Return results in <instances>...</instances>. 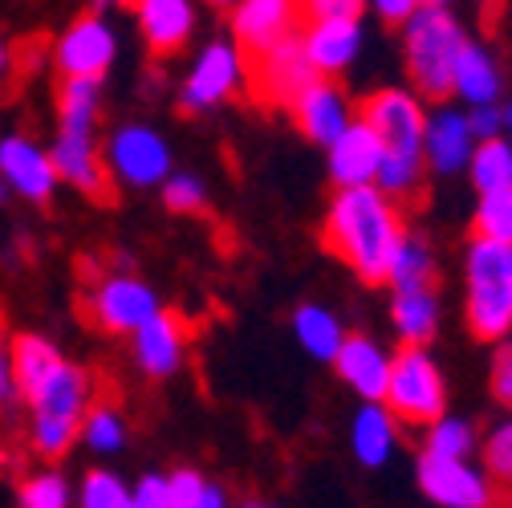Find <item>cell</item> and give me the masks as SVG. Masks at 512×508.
Masks as SVG:
<instances>
[{
	"instance_id": "6da1fadb",
	"label": "cell",
	"mask_w": 512,
	"mask_h": 508,
	"mask_svg": "<svg viewBox=\"0 0 512 508\" xmlns=\"http://www.w3.org/2000/svg\"><path fill=\"white\" fill-rule=\"evenodd\" d=\"M407 240L399 204H391L378 187H350L330 200L322 244L334 257L354 269L366 285L391 281V265Z\"/></svg>"
},
{
	"instance_id": "7a4b0ae2",
	"label": "cell",
	"mask_w": 512,
	"mask_h": 508,
	"mask_svg": "<svg viewBox=\"0 0 512 508\" xmlns=\"http://www.w3.org/2000/svg\"><path fill=\"white\" fill-rule=\"evenodd\" d=\"M468 49V37L452 9L443 5H419L407 21V74L415 82V94L427 102H443L456 90V66Z\"/></svg>"
},
{
	"instance_id": "3957f363",
	"label": "cell",
	"mask_w": 512,
	"mask_h": 508,
	"mask_svg": "<svg viewBox=\"0 0 512 508\" xmlns=\"http://www.w3.org/2000/svg\"><path fill=\"white\" fill-rule=\"evenodd\" d=\"M90 374L74 362H61L37 395H29V439L41 456H66L74 448V439H82V419L90 411Z\"/></svg>"
},
{
	"instance_id": "277c9868",
	"label": "cell",
	"mask_w": 512,
	"mask_h": 508,
	"mask_svg": "<svg viewBox=\"0 0 512 508\" xmlns=\"http://www.w3.org/2000/svg\"><path fill=\"white\" fill-rule=\"evenodd\" d=\"M468 330L480 342H500L512 330V248L492 240L468 244Z\"/></svg>"
},
{
	"instance_id": "5b68a950",
	"label": "cell",
	"mask_w": 512,
	"mask_h": 508,
	"mask_svg": "<svg viewBox=\"0 0 512 508\" xmlns=\"http://www.w3.org/2000/svg\"><path fill=\"white\" fill-rule=\"evenodd\" d=\"M366 5L358 0H313L301 9V45L317 78H330L346 70L362 49V17Z\"/></svg>"
},
{
	"instance_id": "8992f818",
	"label": "cell",
	"mask_w": 512,
	"mask_h": 508,
	"mask_svg": "<svg viewBox=\"0 0 512 508\" xmlns=\"http://www.w3.org/2000/svg\"><path fill=\"white\" fill-rule=\"evenodd\" d=\"M395 419L411 423V427H435L443 419L447 407V391H443V374L431 362L427 350H411L403 346L391 358V383H387V399H382Z\"/></svg>"
},
{
	"instance_id": "52a82bcc",
	"label": "cell",
	"mask_w": 512,
	"mask_h": 508,
	"mask_svg": "<svg viewBox=\"0 0 512 508\" xmlns=\"http://www.w3.org/2000/svg\"><path fill=\"white\" fill-rule=\"evenodd\" d=\"M358 122H366L374 139L382 143V155H423L427 135V110L407 90H378L362 98Z\"/></svg>"
},
{
	"instance_id": "ba28073f",
	"label": "cell",
	"mask_w": 512,
	"mask_h": 508,
	"mask_svg": "<svg viewBox=\"0 0 512 508\" xmlns=\"http://www.w3.org/2000/svg\"><path fill=\"white\" fill-rule=\"evenodd\" d=\"M102 163L126 183V187H155L171 179V147L155 126L126 122L110 135Z\"/></svg>"
},
{
	"instance_id": "9c48e42d",
	"label": "cell",
	"mask_w": 512,
	"mask_h": 508,
	"mask_svg": "<svg viewBox=\"0 0 512 508\" xmlns=\"http://www.w3.org/2000/svg\"><path fill=\"white\" fill-rule=\"evenodd\" d=\"M114 53H118V37L106 25V17H78L66 33L57 37L53 45V66L61 70V78H94L102 82V74L114 66Z\"/></svg>"
},
{
	"instance_id": "30bf717a",
	"label": "cell",
	"mask_w": 512,
	"mask_h": 508,
	"mask_svg": "<svg viewBox=\"0 0 512 508\" xmlns=\"http://www.w3.org/2000/svg\"><path fill=\"white\" fill-rule=\"evenodd\" d=\"M240 78H244V57L232 41H212L200 49L196 66H191L187 82L179 86V106L183 110H212L220 106L224 98H232L240 90Z\"/></svg>"
},
{
	"instance_id": "8fae6325",
	"label": "cell",
	"mask_w": 512,
	"mask_h": 508,
	"mask_svg": "<svg viewBox=\"0 0 512 508\" xmlns=\"http://www.w3.org/2000/svg\"><path fill=\"white\" fill-rule=\"evenodd\" d=\"M293 33H301V9L285 5V0H244L232 9V37L240 57H248V66L273 53Z\"/></svg>"
},
{
	"instance_id": "7c38bea8",
	"label": "cell",
	"mask_w": 512,
	"mask_h": 508,
	"mask_svg": "<svg viewBox=\"0 0 512 508\" xmlns=\"http://www.w3.org/2000/svg\"><path fill=\"white\" fill-rule=\"evenodd\" d=\"M248 74H252L256 98L269 102V106H285V110H293V102L317 82L309 57H305V45H301V33H293L289 41H281L261 61H252Z\"/></svg>"
},
{
	"instance_id": "4fadbf2b",
	"label": "cell",
	"mask_w": 512,
	"mask_h": 508,
	"mask_svg": "<svg viewBox=\"0 0 512 508\" xmlns=\"http://www.w3.org/2000/svg\"><path fill=\"white\" fill-rule=\"evenodd\" d=\"M159 313V297L139 277H106L94 289V322L110 334H139Z\"/></svg>"
},
{
	"instance_id": "5bb4252c",
	"label": "cell",
	"mask_w": 512,
	"mask_h": 508,
	"mask_svg": "<svg viewBox=\"0 0 512 508\" xmlns=\"http://www.w3.org/2000/svg\"><path fill=\"white\" fill-rule=\"evenodd\" d=\"M419 488L443 508H492V484L468 460L419 456Z\"/></svg>"
},
{
	"instance_id": "9a60e30c",
	"label": "cell",
	"mask_w": 512,
	"mask_h": 508,
	"mask_svg": "<svg viewBox=\"0 0 512 508\" xmlns=\"http://www.w3.org/2000/svg\"><path fill=\"white\" fill-rule=\"evenodd\" d=\"M0 179L9 183V192L45 204L57 187V171L45 147H37L25 135H0Z\"/></svg>"
},
{
	"instance_id": "2e32d148",
	"label": "cell",
	"mask_w": 512,
	"mask_h": 508,
	"mask_svg": "<svg viewBox=\"0 0 512 508\" xmlns=\"http://www.w3.org/2000/svg\"><path fill=\"white\" fill-rule=\"evenodd\" d=\"M293 118H297V126L305 131V139L322 143V147H334V143L350 131V122H354L342 86L330 82V78H317V82L293 102Z\"/></svg>"
},
{
	"instance_id": "e0dca14e",
	"label": "cell",
	"mask_w": 512,
	"mask_h": 508,
	"mask_svg": "<svg viewBox=\"0 0 512 508\" xmlns=\"http://www.w3.org/2000/svg\"><path fill=\"white\" fill-rule=\"evenodd\" d=\"M49 159H53V171L61 183L78 187L82 196H94V200H106V163L94 147V135L86 131H57L53 147H49Z\"/></svg>"
},
{
	"instance_id": "ac0fdd59",
	"label": "cell",
	"mask_w": 512,
	"mask_h": 508,
	"mask_svg": "<svg viewBox=\"0 0 512 508\" xmlns=\"http://www.w3.org/2000/svg\"><path fill=\"white\" fill-rule=\"evenodd\" d=\"M382 171V143L374 139V131L366 122H350V131L330 147V175L338 183V192L350 187H374Z\"/></svg>"
},
{
	"instance_id": "d6986e66",
	"label": "cell",
	"mask_w": 512,
	"mask_h": 508,
	"mask_svg": "<svg viewBox=\"0 0 512 508\" xmlns=\"http://www.w3.org/2000/svg\"><path fill=\"white\" fill-rule=\"evenodd\" d=\"M342 383L350 391H358L366 403H382L387 399V383H391V358L382 354L378 342H370L366 334H350L334 358Z\"/></svg>"
},
{
	"instance_id": "ffe728a7",
	"label": "cell",
	"mask_w": 512,
	"mask_h": 508,
	"mask_svg": "<svg viewBox=\"0 0 512 508\" xmlns=\"http://www.w3.org/2000/svg\"><path fill=\"white\" fill-rule=\"evenodd\" d=\"M472 155H476V147H472L468 114H460V110H435L427 118V135H423L427 167L439 171V175H452V171L468 167Z\"/></svg>"
},
{
	"instance_id": "44dd1931",
	"label": "cell",
	"mask_w": 512,
	"mask_h": 508,
	"mask_svg": "<svg viewBox=\"0 0 512 508\" xmlns=\"http://www.w3.org/2000/svg\"><path fill=\"white\" fill-rule=\"evenodd\" d=\"M131 9L139 17V29H143L147 45L163 57L183 49L191 29H196V9H191L187 0H139V5H131Z\"/></svg>"
},
{
	"instance_id": "7402d4cb",
	"label": "cell",
	"mask_w": 512,
	"mask_h": 508,
	"mask_svg": "<svg viewBox=\"0 0 512 508\" xmlns=\"http://www.w3.org/2000/svg\"><path fill=\"white\" fill-rule=\"evenodd\" d=\"M135 362L151 378H171L183 362V322L175 313H155L151 322L135 334Z\"/></svg>"
},
{
	"instance_id": "603a6c76",
	"label": "cell",
	"mask_w": 512,
	"mask_h": 508,
	"mask_svg": "<svg viewBox=\"0 0 512 508\" xmlns=\"http://www.w3.org/2000/svg\"><path fill=\"white\" fill-rule=\"evenodd\" d=\"M391 317H395V330H399L403 346L423 350V346L435 338V330H439V297H435V289L395 293Z\"/></svg>"
},
{
	"instance_id": "cb8c5ba5",
	"label": "cell",
	"mask_w": 512,
	"mask_h": 508,
	"mask_svg": "<svg viewBox=\"0 0 512 508\" xmlns=\"http://www.w3.org/2000/svg\"><path fill=\"white\" fill-rule=\"evenodd\" d=\"M452 94H460L472 110L476 106H496V98H500V70H496V57L484 45L468 41L460 66H456V90Z\"/></svg>"
},
{
	"instance_id": "d4e9b609",
	"label": "cell",
	"mask_w": 512,
	"mask_h": 508,
	"mask_svg": "<svg viewBox=\"0 0 512 508\" xmlns=\"http://www.w3.org/2000/svg\"><path fill=\"white\" fill-rule=\"evenodd\" d=\"M9 354H13V374H17L21 399L37 395V387L45 383V378H49L61 362H66V358H61V350H57L45 334H17L13 346H9Z\"/></svg>"
},
{
	"instance_id": "484cf974",
	"label": "cell",
	"mask_w": 512,
	"mask_h": 508,
	"mask_svg": "<svg viewBox=\"0 0 512 508\" xmlns=\"http://www.w3.org/2000/svg\"><path fill=\"white\" fill-rule=\"evenodd\" d=\"M354 456L366 464V468H378L391 460V448H395V415L382 407V403H366L354 419Z\"/></svg>"
},
{
	"instance_id": "4316f807",
	"label": "cell",
	"mask_w": 512,
	"mask_h": 508,
	"mask_svg": "<svg viewBox=\"0 0 512 508\" xmlns=\"http://www.w3.org/2000/svg\"><path fill=\"white\" fill-rule=\"evenodd\" d=\"M293 334H297V342L313 358H322V362H334L338 350H342V342H346L338 317L330 309H322V305H301L297 317H293Z\"/></svg>"
},
{
	"instance_id": "83f0119b",
	"label": "cell",
	"mask_w": 512,
	"mask_h": 508,
	"mask_svg": "<svg viewBox=\"0 0 512 508\" xmlns=\"http://www.w3.org/2000/svg\"><path fill=\"white\" fill-rule=\"evenodd\" d=\"M102 110V82L94 78H70L57 94V118L61 126L57 131H86L94 135V122Z\"/></svg>"
},
{
	"instance_id": "f1b7e54d",
	"label": "cell",
	"mask_w": 512,
	"mask_h": 508,
	"mask_svg": "<svg viewBox=\"0 0 512 508\" xmlns=\"http://www.w3.org/2000/svg\"><path fill=\"white\" fill-rule=\"evenodd\" d=\"M435 281V261H431V248L423 236H407L399 257L391 265V285L395 293H415V289H431Z\"/></svg>"
},
{
	"instance_id": "f546056e",
	"label": "cell",
	"mask_w": 512,
	"mask_h": 508,
	"mask_svg": "<svg viewBox=\"0 0 512 508\" xmlns=\"http://www.w3.org/2000/svg\"><path fill=\"white\" fill-rule=\"evenodd\" d=\"M468 167H472V179L480 187V196L508 192V187H512V143H504V139L480 143Z\"/></svg>"
},
{
	"instance_id": "4dcf8cb0",
	"label": "cell",
	"mask_w": 512,
	"mask_h": 508,
	"mask_svg": "<svg viewBox=\"0 0 512 508\" xmlns=\"http://www.w3.org/2000/svg\"><path fill=\"white\" fill-rule=\"evenodd\" d=\"M472 240H492V244L512 248V187L508 192L480 196V208L472 220Z\"/></svg>"
},
{
	"instance_id": "1f68e13d",
	"label": "cell",
	"mask_w": 512,
	"mask_h": 508,
	"mask_svg": "<svg viewBox=\"0 0 512 508\" xmlns=\"http://www.w3.org/2000/svg\"><path fill=\"white\" fill-rule=\"evenodd\" d=\"M82 439H86L90 452L110 456V452H118L122 443H126V423H122V415H118L110 403H98V407H90L86 419H82Z\"/></svg>"
},
{
	"instance_id": "d6a6232c",
	"label": "cell",
	"mask_w": 512,
	"mask_h": 508,
	"mask_svg": "<svg viewBox=\"0 0 512 508\" xmlns=\"http://www.w3.org/2000/svg\"><path fill=\"white\" fill-rule=\"evenodd\" d=\"M472 448H476V431H472L464 419L443 415V419L427 431V456H439V460H464Z\"/></svg>"
},
{
	"instance_id": "836d02e7",
	"label": "cell",
	"mask_w": 512,
	"mask_h": 508,
	"mask_svg": "<svg viewBox=\"0 0 512 508\" xmlns=\"http://www.w3.org/2000/svg\"><path fill=\"white\" fill-rule=\"evenodd\" d=\"M17 508H70V480L61 472H37L21 484Z\"/></svg>"
},
{
	"instance_id": "e575fe53",
	"label": "cell",
	"mask_w": 512,
	"mask_h": 508,
	"mask_svg": "<svg viewBox=\"0 0 512 508\" xmlns=\"http://www.w3.org/2000/svg\"><path fill=\"white\" fill-rule=\"evenodd\" d=\"M82 508H131V488H126L114 472H86L82 492H78Z\"/></svg>"
},
{
	"instance_id": "d590c367",
	"label": "cell",
	"mask_w": 512,
	"mask_h": 508,
	"mask_svg": "<svg viewBox=\"0 0 512 508\" xmlns=\"http://www.w3.org/2000/svg\"><path fill=\"white\" fill-rule=\"evenodd\" d=\"M163 204L171 212H204L208 208V192H204V183L196 175H171L163 183Z\"/></svg>"
},
{
	"instance_id": "8d00e7d4",
	"label": "cell",
	"mask_w": 512,
	"mask_h": 508,
	"mask_svg": "<svg viewBox=\"0 0 512 508\" xmlns=\"http://www.w3.org/2000/svg\"><path fill=\"white\" fill-rule=\"evenodd\" d=\"M484 464L500 484H512V419L500 423L484 443Z\"/></svg>"
},
{
	"instance_id": "74e56055",
	"label": "cell",
	"mask_w": 512,
	"mask_h": 508,
	"mask_svg": "<svg viewBox=\"0 0 512 508\" xmlns=\"http://www.w3.org/2000/svg\"><path fill=\"white\" fill-rule=\"evenodd\" d=\"M167 488H171V508H200V500L208 492V480L196 468H179V472L167 476Z\"/></svg>"
},
{
	"instance_id": "f35d334b",
	"label": "cell",
	"mask_w": 512,
	"mask_h": 508,
	"mask_svg": "<svg viewBox=\"0 0 512 508\" xmlns=\"http://www.w3.org/2000/svg\"><path fill=\"white\" fill-rule=\"evenodd\" d=\"M131 508H171V488H167V476L159 472H147L135 488H131Z\"/></svg>"
},
{
	"instance_id": "ab89813d",
	"label": "cell",
	"mask_w": 512,
	"mask_h": 508,
	"mask_svg": "<svg viewBox=\"0 0 512 508\" xmlns=\"http://www.w3.org/2000/svg\"><path fill=\"white\" fill-rule=\"evenodd\" d=\"M492 399L500 407H512V346L496 350V362H492Z\"/></svg>"
},
{
	"instance_id": "60d3db41",
	"label": "cell",
	"mask_w": 512,
	"mask_h": 508,
	"mask_svg": "<svg viewBox=\"0 0 512 508\" xmlns=\"http://www.w3.org/2000/svg\"><path fill=\"white\" fill-rule=\"evenodd\" d=\"M21 407V387L13 374V354L0 346V415H13Z\"/></svg>"
},
{
	"instance_id": "b9f144b4",
	"label": "cell",
	"mask_w": 512,
	"mask_h": 508,
	"mask_svg": "<svg viewBox=\"0 0 512 508\" xmlns=\"http://www.w3.org/2000/svg\"><path fill=\"white\" fill-rule=\"evenodd\" d=\"M468 126H472V139H480V143H492V139H500V131H504L500 106H476V110L468 114Z\"/></svg>"
},
{
	"instance_id": "7bdbcfd3",
	"label": "cell",
	"mask_w": 512,
	"mask_h": 508,
	"mask_svg": "<svg viewBox=\"0 0 512 508\" xmlns=\"http://www.w3.org/2000/svg\"><path fill=\"white\" fill-rule=\"evenodd\" d=\"M415 9H419L415 0H378V5H374V13L387 25H407L415 17Z\"/></svg>"
},
{
	"instance_id": "ee69618b",
	"label": "cell",
	"mask_w": 512,
	"mask_h": 508,
	"mask_svg": "<svg viewBox=\"0 0 512 508\" xmlns=\"http://www.w3.org/2000/svg\"><path fill=\"white\" fill-rule=\"evenodd\" d=\"M200 508H228V496H224V488H220V484H208V492H204Z\"/></svg>"
},
{
	"instance_id": "f6af8a7d",
	"label": "cell",
	"mask_w": 512,
	"mask_h": 508,
	"mask_svg": "<svg viewBox=\"0 0 512 508\" xmlns=\"http://www.w3.org/2000/svg\"><path fill=\"white\" fill-rule=\"evenodd\" d=\"M5 70H9V45L0 41V78H5Z\"/></svg>"
},
{
	"instance_id": "bcb514c9",
	"label": "cell",
	"mask_w": 512,
	"mask_h": 508,
	"mask_svg": "<svg viewBox=\"0 0 512 508\" xmlns=\"http://www.w3.org/2000/svg\"><path fill=\"white\" fill-rule=\"evenodd\" d=\"M500 118H504V131L512 135V102H508V106H500Z\"/></svg>"
},
{
	"instance_id": "7dc6e473",
	"label": "cell",
	"mask_w": 512,
	"mask_h": 508,
	"mask_svg": "<svg viewBox=\"0 0 512 508\" xmlns=\"http://www.w3.org/2000/svg\"><path fill=\"white\" fill-rule=\"evenodd\" d=\"M5 200H9V183H5V179H0V204H5Z\"/></svg>"
},
{
	"instance_id": "c3c4849f",
	"label": "cell",
	"mask_w": 512,
	"mask_h": 508,
	"mask_svg": "<svg viewBox=\"0 0 512 508\" xmlns=\"http://www.w3.org/2000/svg\"><path fill=\"white\" fill-rule=\"evenodd\" d=\"M240 508H269V504H240Z\"/></svg>"
}]
</instances>
